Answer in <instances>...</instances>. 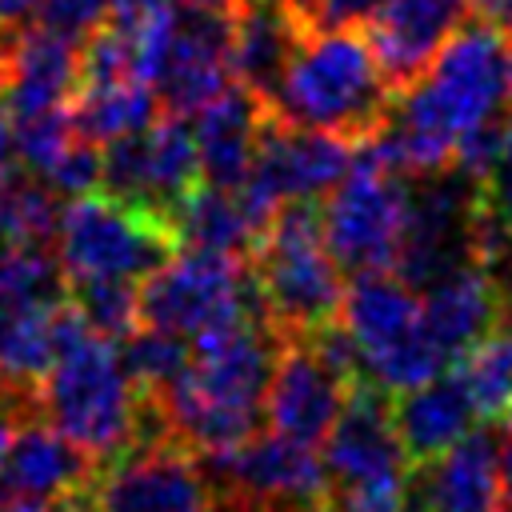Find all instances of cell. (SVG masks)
<instances>
[{
  "mask_svg": "<svg viewBox=\"0 0 512 512\" xmlns=\"http://www.w3.org/2000/svg\"><path fill=\"white\" fill-rule=\"evenodd\" d=\"M492 448H496V476H500V496H512V420L508 428L496 436L492 432Z\"/></svg>",
  "mask_w": 512,
  "mask_h": 512,
  "instance_id": "38",
  "label": "cell"
},
{
  "mask_svg": "<svg viewBox=\"0 0 512 512\" xmlns=\"http://www.w3.org/2000/svg\"><path fill=\"white\" fill-rule=\"evenodd\" d=\"M480 208V180L460 168L408 180L404 232L396 248V272L404 284L424 288L436 276L472 260V216Z\"/></svg>",
  "mask_w": 512,
  "mask_h": 512,
  "instance_id": "11",
  "label": "cell"
},
{
  "mask_svg": "<svg viewBox=\"0 0 512 512\" xmlns=\"http://www.w3.org/2000/svg\"><path fill=\"white\" fill-rule=\"evenodd\" d=\"M348 392L352 384L312 348L308 336H288L276 348V364L264 388V416L272 432L300 444H320L348 404Z\"/></svg>",
  "mask_w": 512,
  "mask_h": 512,
  "instance_id": "17",
  "label": "cell"
},
{
  "mask_svg": "<svg viewBox=\"0 0 512 512\" xmlns=\"http://www.w3.org/2000/svg\"><path fill=\"white\" fill-rule=\"evenodd\" d=\"M48 512H100V508H96V496H92V488H76V492H64V496H56Z\"/></svg>",
  "mask_w": 512,
  "mask_h": 512,
  "instance_id": "40",
  "label": "cell"
},
{
  "mask_svg": "<svg viewBox=\"0 0 512 512\" xmlns=\"http://www.w3.org/2000/svg\"><path fill=\"white\" fill-rule=\"evenodd\" d=\"M464 8H468L476 20L500 28L504 36H512V0H464Z\"/></svg>",
  "mask_w": 512,
  "mask_h": 512,
  "instance_id": "37",
  "label": "cell"
},
{
  "mask_svg": "<svg viewBox=\"0 0 512 512\" xmlns=\"http://www.w3.org/2000/svg\"><path fill=\"white\" fill-rule=\"evenodd\" d=\"M324 468L332 488H360V484H408L412 460L392 424V400L384 388L360 380L348 392L336 424L328 428Z\"/></svg>",
  "mask_w": 512,
  "mask_h": 512,
  "instance_id": "16",
  "label": "cell"
},
{
  "mask_svg": "<svg viewBox=\"0 0 512 512\" xmlns=\"http://www.w3.org/2000/svg\"><path fill=\"white\" fill-rule=\"evenodd\" d=\"M500 308H504V292L492 280V272L480 268L476 260L436 276L432 284H424L420 296V320L448 360H456L472 340H480L496 324Z\"/></svg>",
  "mask_w": 512,
  "mask_h": 512,
  "instance_id": "24",
  "label": "cell"
},
{
  "mask_svg": "<svg viewBox=\"0 0 512 512\" xmlns=\"http://www.w3.org/2000/svg\"><path fill=\"white\" fill-rule=\"evenodd\" d=\"M276 348L280 336L264 316H244L196 336L188 368L164 392H152L164 432L192 452L232 448L252 436L264 412Z\"/></svg>",
  "mask_w": 512,
  "mask_h": 512,
  "instance_id": "2",
  "label": "cell"
},
{
  "mask_svg": "<svg viewBox=\"0 0 512 512\" xmlns=\"http://www.w3.org/2000/svg\"><path fill=\"white\" fill-rule=\"evenodd\" d=\"M460 384L472 396V408L480 420H508L512 412V300H504L496 324L472 340L460 356Z\"/></svg>",
  "mask_w": 512,
  "mask_h": 512,
  "instance_id": "28",
  "label": "cell"
},
{
  "mask_svg": "<svg viewBox=\"0 0 512 512\" xmlns=\"http://www.w3.org/2000/svg\"><path fill=\"white\" fill-rule=\"evenodd\" d=\"M304 32H308V24H300L280 0L232 4V32H228L232 80L268 104L292 52H296V44L304 40Z\"/></svg>",
  "mask_w": 512,
  "mask_h": 512,
  "instance_id": "21",
  "label": "cell"
},
{
  "mask_svg": "<svg viewBox=\"0 0 512 512\" xmlns=\"http://www.w3.org/2000/svg\"><path fill=\"white\" fill-rule=\"evenodd\" d=\"M12 156V112H8V104L0 100V164Z\"/></svg>",
  "mask_w": 512,
  "mask_h": 512,
  "instance_id": "42",
  "label": "cell"
},
{
  "mask_svg": "<svg viewBox=\"0 0 512 512\" xmlns=\"http://www.w3.org/2000/svg\"><path fill=\"white\" fill-rule=\"evenodd\" d=\"M492 512H512V496H504V500H496V504H492Z\"/></svg>",
  "mask_w": 512,
  "mask_h": 512,
  "instance_id": "44",
  "label": "cell"
},
{
  "mask_svg": "<svg viewBox=\"0 0 512 512\" xmlns=\"http://www.w3.org/2000/svg\"><path fill=\"white\" fill-rule=\"evenodd\" d=\"M220 512H324L332 480L316 444L280 432H252L232 448L196 452Z\"/></svg>",
  "mask_w": 512,
  "mask_h": 512,
  "instance_id": "8",
  "label": "cell"
},
{
  "mask_svg": "<svg viewBox=\"0 0 512 512\" xmlns=\"http://www.w3.org/2000/svg\"><path fill=\"white\" fill-rule=\"evenodd\" d=\"M280 4H284L300 24H308V28L316 24V4H320V0H280Z\"/></svg>",
  "mask_w": 512,
  "mask_h": 512,
  "instance_id": "43",
  "label": "cell"
},
{
  "mask_svg": "<svg viewBox=\"0 0 512 512\" xmlns=\"http://www.w3.org/2000/svg\"><path fill=\"white\" fill-rule=\"evenodd\" d=\"M464 0H388L364 28L392 92L416 84L448 36L464 24Z\"/></svg>",
  "mask_w": 512,
  "mask_h": 512,
  "instance_id": "18",
  "label": "cell"
},
{
  "mask_svg": "<svg viewBox=\"0 0 512 512\" xmlns=\"http://www.w3.org/2000/svg\"><path fill=\"white\" fill-rule=\"evenodd\" d=\"M68 300L104 340H124L140 324V280H76L68 284Z\"/></svg>",
  "mask_w": 512,
  "mask_h": 512,
  "instance_id": "30",
  "label": "cell"
},
{
  "mask_svg": "<svg viewBox=\"0 0 512 512\" xmlns=\"http://www.w3.org/2000/svg\"><path fill=\"white\" fill-rule=\"evenodd\" d=\"M336 320L360 352L364 380L388 396H400L452 364L420 320V296L396 276L356 272L352 284H344Z\"/></svg>",
  "mask_w": 512,
  "mask_h": 512,
  "instance_id": "6",
  "label": "cell"
},
{
  "mask_svg": "<svg viewBox=\"0 0 512 512\" xmlns=\"http://www.w3.org/2000/svg\"><path fill=\"white\" fill-rule=\"evenodd\" d=\"M188 352H192V344L184 336L144 324L132 336H124L120 360H124L128 376L136 380V388L152 396V392H164L188 368Z\"/></svg>",
  "mask_w": 512,
  "mask_h": 512,
  "instance_id": "31",
  "label": "cell"
},
{
  "mask_svg": "<svg viewBox=\"0 0 512 512\" xmlns=\"http://www.w3.org/2000/svg\"><path fill=\"white\" fill-rule=\"evenodd\" d=\"M164 220L176 236V248H204V252H224V256L248 260L272 216H264L244 196L240 184L196 180L192 192Z\"/></svg>",
  "mask_w": 512,
  "mask_h": 512,
  "instance_id": "22",
  "label": "cell"
},
{
  "mask_svg": "<svg viewBox=\"0 0 512 512\" xmlns=\"http://www.w3.org/2000/svg\"><path fill=\"white\" fill-rule=\"evenodd\" d=\"M40 180L56 192V196H84V192H96L100 188V152H96V144L92 140H84V136H76L44 172H40Z\"/></svg>",
  "mask_w": 512,
  "mask_h": 512,
  "instance_id": "32",
  "label": "cell"
},
{
  "mask_svg": "<svg viewBox=\"0 0 512 512\" xmlns=\"http://www.w3.org/2000/svg\"><path fill=\"white\" fill-rule=\"evenodd\" d=\"M92 496L100 512H220L200 456L172 436L136 440L112 460Z\"/></svg>",
  "mask_w": 512,
  "mask_h": 512,
  "instance_id": "14",
  "label": "cell"
},
{
  "mask_svg": "<svg viewBox=\"0 0 512 512\" xmlns=\"http://www.w3.org/2000/svg\"><path fill=\"white\" fill-rule=\"evenodd\" d=\"M60 200L24 164H0V244H48L56 236Z\"/></svg>",
  "mask_w": 512,
  "mask_h": 512,
  "instance_id": "29",
  "label": "cell"
},
{
  "mask_svg": "<svg viewBox=\"0 0 512 512\" xmlns=\"http://www.w3.org/2000/svg\"><path fill=\"white\" fill-rule=\"evenodd\" d=\"M160 112V96L148 80L136 76H120V80H80L72 100H68V116L76 136L92 140V144H108L120 140L128 132H140L144 124H152Z\"/></svg>",
  "mask_w": 512,
  "mask_h": 512,
  "instance_id": "27",
  "label": "cell"
},
{
  "mask_svg": "<svg viewBox=\"0 0 512 512\" xmlns=\"http://www.w3.org/2000/svg\"><path fill=\"white\" fill-rule=\"evenodd\" d=\"M56 264L64 284L76 280H144L176 252V236L164 216L124 204L116 196H72L60 204L56 236H52Z\"/></svg>",
  "mask_w": 512,
  "mask_h": 512,
  "instance_id": "7",
  "label": "cell"
},
{
  "mask_svg": "<svg viewBox=\"0 0 512 512\" xmlns=\"http://www.w3.org/2000/svg\"><path fill=\"white\" fill-rule=\"evenodd\" d=\"M352 152L356 144L336 132L296 128L268 112L240 188L264 216H272L288 200H316L332 192L352 168Z\"/></svg>",
  "mask_w": 512,
  "mask_h": 512,
  "instance_id": "13",
  "label": "cell"
},
{
  "mask_svg": "<svg viewBox=\"0 0 512 512\" xmlns=\"http://www.w3.org/2000/svg\"><path fill=\"white\" fill-rule=\"evenodd\" d=\"M508 420H512V412H508Z\"/></svg>",
  "mask_w": 512,
  "mask_h": 512,
  "instance_id": "46",
  "label": "cell"
},
{
  "mask_svg": "<svg viewBox=\"0 0 512 512\" xmlns=\"http://www.w3.org/2000/svg\"><path fill=\"white\" fill-rule=\"evenodd\" d=\"M264 116H268V104L236 80L224 84L204 108H196L192 140L200 156V180L240 184L248 176Z\"/></svg>",
  "mask_w": 512,
  "mask_h": 512,
  "instance_id": "23",
  "label": "cell"
},
{
  "mask_svg": "<svg viewBox=\"0 0 512 512\" xmlns=\"http://www.w3.org/2000/svg\"><path fill=\"white\" fill-rule=\"evenodd\" d=\"M200 180V156L192 128L164 112L160 120L104 144L100 188L124 204L168 216Z\"/></svg>",
  "mask_w": 512,
  "mask_h": 512,
  "instance_id": "12",
  "label": "cell"
},
{
  "mask_svg": "<svg viewBox=\"0 0 512 512\" xmlns=\"http://www.w3.org/2000/svg\"><path fill=\"white\" fill-rule=\"evenodd\" d=\"M52 500H40V496H24V492H4L0 496V512H48Z\"/></svg>",
  "mask_w": 512,
  "mask_h": 512,
  "instance_id": "41",
  "label": "cell"
},
{
  "mask_svg": "<svg viewBox=\"0 0 512 512\" xmlns=\"http://www.w3.org/2000/svg\"><path fill=\"white\" fill-rule=\"evenodd\" d=\"M388 0H320L312 28H364Z\"/></svg>",
  "mask_w": 512,
  "mask_h": 512,
  "instance_id": "36",
  "label": "cell"
},
{
  "mask_svg": "<svg viewBox=\"0 0 512 512\" xmlns=\"http://www.w3.org/2000/svg\"><path fill=\"white\" fill-rule=\"evenodd\" d=\"M32 408L96 464L128 452L148 420V396L128 376L116 340H104L92 328L64 340L48 372L36 380Z\"/></svg>",
  "mask_w": 512,
  "mask_h": 512,
  "instance_id": "4",
  "label": "cell"
},
{
  "mask_svg": "<svg viewBox=\"0 0 512 512\" xmlns=\"http://www.w3.org/2000/svg\"><path fill=\"white\" fill-rule=\"evenodd\" d=\"M248 272L264 308V320L280 340L308 336L336 320L344 280L324 244V224L312 200H288L264 224Z\"/></svg>",
  "mask_w": 512,
  "mask_h": 512,
  "instance_id": "5",
  "label": "cell"
},
{
  "mask_svg": "<svg viewBox=\"0 0 512 512\" xmlns=\"http://www.w3.org/2000/svg\"><path fill=\"white\" fill-rule=\"evenodd\" d=\"M500 500L496 448L488 428L464 432L452 448L420 464V476L408 484V504L416 512H492Z\"/></svg>",
  "mask_w": 512,
  "mask_h": 512,
  "instance_id": "20",
  "label": "cell"
},
{
  "mask_svg": "<svg viewBox=\"0 0 512 512\" xmlns=\"http://www.w3.org/2000/svg\"><path fill=\"white\" fill-rule=\"evenodd\" d=\"M408 180L400 176L368 136L352 152V168L328 192L320 224L324 244L340 272H388L396 264L404 208H408Z\"/></svg>",
  "mask_w": 512,
  "mask_h": 512,
  "instance_id": "10",
  "label": "cell"
},
{
  "mask_svg": "<svg viewBox=\"0 0 512 512\" xmlns=\"http://www.w3.org/2000/svg\"><path fill=\"white\" fill-rule=\"evenodd\" d=\"M264 316L248 260L176 248L160 268L140 280V324L196 340L220 324Z\"/></svg>",
  "mask_w": 512,
  "mask_h": 512,
  "instance_id": "9",
  "label": "cell"
},
{
  "mask_svg": "<svg viewBox=\"0 0 512 512\" xmlns=\"http://www.w3.org/2000/svg\"><path fill=\"white\" fill-rule=\"evenodd\" d=\"M480 200L512 228V120L504 124V140H500L488 172L480 176Z\"/></svg>",
  "mask_w": 512,
  "mask_h": 512,
  "instance_id": "35",
  "label": "cell"
},
{
  "mask_svg": "<svg viewBox=\"0 0 512 512\" xmlns=\"http://www.w3.org/2000/svg\"><path fill=\"white\" fill-rule=\"evenodd\" d=\"M512 108V48L500 28L460 24L428 72L392 100L384 124L368 136L400 176L452 168L456 140Z\"/></svg>",
  "mask_w": 512,
  "mask_h": 512,
  "instance_id": "1",
  "label": "cell"
},
{
  "mask_svg": "<svg viewBox=\"0 0 512 512\" xmlns=\"http://www.w3.org/2000/svg\"><path fill=\"white\" fill-rule=\"evenodd\" d=\"M108 8L112 0H40L32 20L72 44H84L96 28L108 24Z\"/></svg>",
  "mask_w": 512,
  "mask_h": 512,
  "instance_id": "33",
  "label": "cell"
},
{
  "mask_svg": "<svg viewBox=\"0 0 512 512\" xmlns=\"http://www.w3.org/2000/svg\"><path fill=\"white\" fill-rule=\"evenodd\" d=\"M324 512H412V504H408V484L332 488Z\"/></svg>",
  "mask_w": 512,
  "mask_h": 512,
  "instance_id": "34",
  "label": "cell"
},
{
  "mask_svg": "<svg viewBox=\"0 0 512 512\" xmlns=\"http://www.w3.org/2000/svg\"><path fill=\"white\" fill-rule=\"evenodd\" d=\"M476 408L460 376H432L392 400V424L412 464H424L452 448L464 432L476 428Z\"/></svg>",
  "mask_w": 512,
  "mask_h": 512,
  "instance_id": "25",
  "label": "cell"
},
{
  "mask_svg": "<svg viewBox=\"0 0 512 512\" xmlns=\"http://www.w3.org/2000/svg\"><path fill=\"white\" fill-rule=\"evenodd\" d=\"M388 108L392 88L360 28H308L268 100L276 120L336 132L352 144L372 136Z\"/></svg>",
  "mask_w": 512,
  "mask_h": 512,
  "instance_id": "3",
  "label": "cell"
},
{
  "mask_svg": "<svg viewBox=\"0 0 512 512\" xmlns=\"http://www.w3.org/2000/svg\"><path fill=\"white\" fill-rule=\"evenodd\" d=\"M204 4H220V8H232V4H240V0H204Z\"/></svg>",
  "mask_w": 512,
  "mask_h": 512,
  "instance_id": "45",
  "label": "cell"
},
{
  "mask_svg": "<svg viewBox=\"0 0 512 512\" xmlns=\"http://www.w3.org/2000/svg\"><path fill=\"white\" fill-rule=\"evenodd\" d=\"M96 460L76 448L48 420H24L12 432L4 460V492H24L40 500H56L64 492L88 488Z\"/></svg>",
  "mask_w": 512,
  "mask_h": 512,
  "instance_id": "26",
  "label": "cell"
},
{
  "mask_svg": "<svg viewBox=\"0 0 512 512\" xmlns=\"http://www.w3.org/2000/svg\"><path fill=\"white\" fill-rule=\"evenodd\" d=\"M40 0H0V28H24Z\"/></svg>",
  "mask_w": 512,
  "mask_h": 512,
  "instance_id": "39",
  "label": "cell"
},
{
  "mask_svg": "<svg viewBox=\"0 0 512 512\" xmlns=\"http://www.w3.org/2000/svg\"><path fill=\"white\" fill-rule=\"evenodd\" d=\"M228 32H232V8L204 4V0L176 4L168 48L152 76V88H156L164 112L188 116V112L204 108L224 84H232Z\"/></svg>",
  "mask_w": 512,
  "mask_h": 512,
  "instance_id": "15",
  "label": "cell"
},
{
  "mask_svg": "<svg viewBox=\"0 0 512 512\" xmlns=\"http://www.w3.org/2000/svg\"><path fill=\"white\" fill-rule=\"evenodd\" d=\"M80 328L88 324L68 296L32 300L0 292V388L32 400L36 380L48 372L64 340H72Z\"/></svg>",
  "mask_w": 512,
  "mask_h": 512,
  "instance_id": "19",
  "label": "cell"
}]
</instances>
